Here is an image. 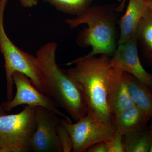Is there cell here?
Returning a JSON list of instances; mask_svg holds the SVG:
<instances>
[{"mask_svg": "<svg viewBox=\"0 0 152 152\" xmlns=\"http://www.w3.org/2000/svg\"><path fill=\"white\" fill-rule=\"evenodd\" d=\"M87 152H108L106 142H101L93 145L86 151Z\"/></svg>", "mask_w": 152, "mask_h": 152, "instance_id": "19", "label": "cell"}, {"mask_svg": "<svg viewBox=\"0 0 152 152\" xmlns=\"http://www.w3.org/2000/svg\"><path fill=\"white\" fill-rule=\"evenodd\" d=\"M12 78L16 88V93L12 99L2 103V106L6 111H10L12 109L22 104L43 107L54 112L69 123H72L70 118L58 110L54 102L39 91L24 74L15 72Z\"/></svg>", "mask_w": 152, "mask_h": 152, "instance_id": "7", "label": "cell"}, {"mask_svg": "<svg viewBox=\"0 0 152 152\" xmlns=\"http://www.w3.org/2000/svg\"><path fill=\"white\" fill-rule=\"evenodd\" d=\"M117 7L115 4L91 5L75 18L64 20L71 28L88 25L77 39L80 46L92 48L87 56L100 54L112 57L115 54L118 47L117 28L120 18Z\"/></svg>", "mask_w": 152, "mask_h": 152, "instance_id": "2", "label": "cell"}, {"mask_svg": "<svg viewBox=\"0 0 152 152\" xmlns=\"http://www.w3.org/2000/svg\"><path fill=\"white\" fill-rule=\"evenodd\" d=\"M61 122L72 137L73 152H86L97 143L107 141L113 138L118 131L113 123L100 119L89 107L87 115L77 123H69L64 118L61 119Z\"/></svg>", "mask_w": 152, "mask_h": 152, "instance_id": "6", "label": "cell"}, {"mask_svg": "<svg viewBox=\"0 0 152 152\" xmlns=\"http://www.w3.org/2000/svg\"><path fill=\"white\" fill-rule=\"evenodd\" d=\"M110 66L130 74L152 90V74L145 70L140 61L137 34L127 42L118 45L111 58Z\"/></svg>", "mask_w": 152, "mask_h": 152, "instance_id": "9", "label": "cell"}, {"mask_svg": "<svg viewBox=\"0 0 152 152\" xmlns=\"http://www.w3.org/2000/svg\"><path fill=\"white\" fill-rule=\"evenodd\" d=\"M23 7L31 8L37 4L38 0H18Z\"/></svg>", "mask_w": 152, "mask_h": 152, "instance_id": "20", "label": "cell"}, {"mask_svg": "<svg viewBox=\"0 0 152 152\" xmlns=\"http://www.w3.org/2000/svg\"><path fill=\"white\" fill-rule=\"evenodd\" d=\"M57 48L56 43L49 42L42 46L36 53L44 73L45 94L58 107H61L73 119L77 121L88 113V103L84 95L71 78L67 71L57 64Z\"/></svg>", "mask_w": 152, "mask_h": 152, "instance_id": "1", "label": "cell"}, {"mask_svg": "<svg viewBox=\"0 0 152 152\" xmlns=\"http://www.w3.org/2000/svg\"><path fill=\"white\" fill-rule=\"evenodd\" d=\"M57 10L77 16L80 15L91 6L94 0H45Z\"/></svg>", "mask_w": 152, "mask_h": 152, "instance_id": "16", "label": "cell"}, {"mask_svg": "<svg viewBox=\"0 0 152 152\" xmlns=\"http://www.w3.org/2000/svg\"><path fill=\"white\" fill-rule=\"evenodd\" d=\"M107 99L112 115L123 109L134 105L125 79V72L117 68L111 67L107 85Z\"/></svg>", "mask_w": 152, "mask_h": 152, "instance_id": "10", "label": "cell"}, {"mask_svg": "<svg viewBox=\"0 0 152 152\" xmlns=\"http://www.w3.org/2000/svg\"><path fill=\"white\" fill-rule=\"evenodd\" d=\"M57 134L59 139L63 152H70L72 151L73 144L72 137L66 127L61 122L57 126Z\"/></svg>", "mask_w": 152, "mask_h": 152, "instance_id": "17", "label": "cell"}, {"mask_svg": "<svg viewBox=\"0 0 152 152\" xmlns=\"http://www.w3.org/2000/svg\"><path fill=\"white\" fill-rule=\"evenodd\" d=\"M8 0H0V51L4 59L7 101L13 98V75L19 72L27 77L39 91L45 94L43 72L37 58L22 50L10 39L4 27Z\"/></svg>", "mask_w": 152, "mask_h": 152, "instance_id": "4", "label": "cell"}, {"mask_svg": "<svg viewBox=\"0 0 152 152\" xmlns=\"http://www.w3.org/2000/svg\"><path fill=\"white\" fill-rule=\"evenodd\" d=\"M138 48L152 67V11L148 9L139 24L137 33Z\"/></svg>", "mask_w": 152, "mask_h": 152, "instance_id": "14", "label": "cell"}, {"mask_svg": "<svg viewBox=\"0 0 152 152\" xmlns=\"http://www.w3.org/2000/svg\"><path fill=\"white\" fill-rule=\"evenodd\" d=\"M6 113V111L3 108V106L1 104H0V116H1L5 115H7Z\"/></svg>", "mask_w": 152, "mask_h": 152, "instance_id": "22", "label": "cell"}, {"mask_svg": "<svg viewBox=\"0 0 152 152\" xmlns=\"http://www.w3.org/2000/svg\"><path fill=\"white\" fill-rule=\"evenodd\" d=\"M150 129H151V132L152 136V121L151 124L150 125ZM150 152H152V141L151 146V149H150Z\"/></svg>", "mask_w": 152, "mask_h": 152, "instance_id": "24", "label": "cell"}, {"mask_svg": "<svg viewBox=\"0 0 152 152\" xmlns=\"http://www.w3.org/2000/svg\"><path fill=\"white\" fill-rule=\"evenodd\" d=\"M61 120L54 112L37 107V126L32 141L33 151L63 152L56 131Z\"/></svg>", "mask_w": 152, "mask_h": 152, "instance_id": "8", "label": "cell"}, {"mask_svg": "<svg viewBox=\"0 0 152 152\" xmlns=\"http://www.w3.org/2000/svg\"><path fill=\"white\" fill-rule=\"evenodd\" d=\"M152 136L150 126L124 136L125 152H150Z\"/></svg>", "mask_w": 152, "mask_h": 152, "instance_id": "15", "label": "cell"}, {"mask_svg": "<svg viewBox=\"0 0 152 152\" xmlns=\"http://www.w3.org/2000/svg\"><path fill=\"white\" fill-rule=\"evenodd\" d=\"M123 137L122 134L117 131L113 138L106 142L108 152H125Z\"/></svg>", "mask_w": 152, "mask_h": 152, "instance_id": "18", "label": "cell"}, {"mask_svg": "<svg viewBox=\"0 0 152 152\" xmlns=\"http://www.w3.org/2000/svg\"><path fill=\"white\" fill-rule=\"evenodd\" d=\"M151 119L135 105L128 107L113 116V123L123 135L142 129Z\"/></svg>", "mask_w": 152, "mask_h": 152, "instance_id": "12", "label": "cell"}, {"mask_svg": "<svg viewBox=\"0 0 152 152\" xmlns=\"http://www.w3.org/2000/svg\"><path fill=\"white\" fill-rule=\"evenodd\" d=\"M126 0H123L122 2L117 7V10L119 12H122L123 10L125 7V3H126Z\"/></svg>", "mask_w": 152, "mask_h": 152, "instance_id": "21", "label": "cell"}, {"mask_svg": "<svg viewBox=\"0 0 152 152\" xmlns=\"http://www.w3.org/2000/svg\"><path fill=\"white\" fill-rule=\"evenodd\" d=\"M148 0H129L124 15L118 25L120 34L118 45L124 43L135 35L139 24L148 10Z\"/></svg>", "mask_w": 152, "mask_h": 152, "instance_id": "11", "label": "cell"}, {"mask_svg": "<svg viewBox=\"0 0 152 152\" xmlns=\"http://www.w3.org/2000/svg\"><path fill=\"white\" fill-rule=\"evenodd\" d=\"M128 91L134 104L152 119V90L130 74L125 72Z\"/></svg>", "mask_w": 152, "mask_h": 152, "instance_id": "13", "label": "cell"}, {"mask_svg": "<svg viewBox=\"0 0 152 152\" xmlns=\"http://www.w3.org/2000/svg\"><path fill=\"white\" fill-rule=\"evenodd\" d=\"M37 107L27 105L19 113L0 116V152L33 151Z\"/></svg>", "mask_w": 152, "mask_h": 152, "instance_id": "5", "label": "cell"}, {"mask_svg": "<svg viewBox=\"0 0 152 152\" xmlns=\"http://www.w3.org/2000/svg\"><path fill=\"white\" fill-rule=\"evenodd\" d=\"M111 58L105 55H101L99 57L85 56L67 63L66 65H75L67 71L84 95L88 107L100 119L113 123V116L107 99Z\"/></svg>", "mask_w": 152, "mask_h": 152, "instance_id": "3", "label": "cell"}, {"mask_svg": "<svg viewBox=\"0 0 152 152\" xmlns=\"http://www.w3.org/2000/svg\"><path fill=\"white\" fill-rule=\"evenodd\" d=\"M148 8L152 11V0H148Z\"/></svg>", "mask_w": 152, "mask_h": 152, "instance_id": "23", "label": "cell"}]
</instances>
